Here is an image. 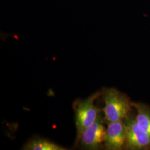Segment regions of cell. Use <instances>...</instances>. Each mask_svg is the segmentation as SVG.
<instances>
[{
	"label": "cell",
	"mask_w": 150,
	"mask_h": 150,
	"mask_svg": "<svg viewBox=\"0 0 150 150\" xmlns=\"http://www.w3.org/2000/svg\"><path fill=\"white\" fill-rule=\"evenodd\" d=\"M126 131V148L129 150L150 149V136L139 128L131 115L123 120Z\"/></svg>",
	"instance_id": "4"
},
{
	"label": "cell",
	"mask_w": 150,
	"mask_h": 150,
	"mask_svg": "<svg viewBox=\"0 0 150 150\" xmlns=\"http://www.w3.org/2000/svg\"><path fill=\"white\" fill-rule=\"evenodd\" d=\"M101 94L105 103L102 111L107 123L123 121L131 115L132 102L126 95L113 88H105Z\"/></svg>",
	"instance_id": "1"
},
{
	"label": "cell",
	"mask_w": 150,
	"mask_h": 150,
	"mask_svg": "<svg viewBox=\"0 0 150 150\" xmlns=\"http://www.w3.org/2000/svg\"><path fill=\"white\" fill-rule=\"evenodd\" d=\"M126 131L123 121L107 123L104 145L107 150H121L126 148Z\"/></svg>",
	"instance_id": "5"
},
{
	"label": "cell",
	"mask_w": 150,
	"mask_h": 150,
	"mask_svg": "<svg viewBox=\"0 0 150 150\" xmlns=\"http://www.w3.org/2000/svg\"><path fill=\"white\" fill-rule=\"evenodd\" d=\"M104 121L105 119L100 113L96 121L82 133L79 142L82 148L85 150H97L105 144L106 128L104 125Z\"/></svg>",
	"instance_id": "3"
},
{
	"label": "cell",
	"mask_w": 150,
	"mask_h": 150,
	"mask_svg": "<svg viewBox=\"0 0 150 150\" xmlns=\"http://www.w3.org/2000/svg\"><path fill=\"white\" fill-rule=\"evenodd\" d=\"M101 92H96L85 100L80 101L75 107V125L77 130L76 145L79 142L82 133L94 123L102 111L95 104Z\"/></svg>",
	"instance_id": "2"
},
{
	"label": "cell",
	"mask_w": 150,
	"mask_h": 150,
	"mask_svg": "<svg viewBox=\"0 0 150 150\" xmlns=\"http://www.w3.org/2000/svg\"><path fill=\"white\" fill-rule=\"evenodd\" d=\"M23 150H65L64 147L44 139L37 138L30 140Z\"/></svg>",
	"instance_id": "7"
},
{
	"label": "cell",
	"mask_w": 150,
	"mask_h": 150,
	"mask_svg": "<svg viewBox=\"0 0 150 150\" xmlns=\"http://www.w3.org/2000/svg\"><path fill=\"white\" fill-rule=\"evenodd\" d=\"M136 111L134 117L136 122L140 129L150 136V107L142 103L132 102Z\"/></svg>",
	"instance_id": "6"
}]
</instances>
